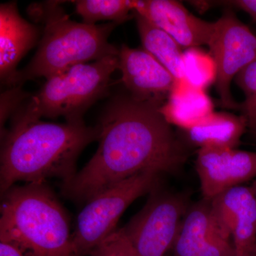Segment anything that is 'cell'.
Wrapping results in <instances>:
<instances>
[{
    "label": "cell",
    "instance_id": "obj_13",
    "mask_svg": "<svg viewBox=\"0 0 256 256\" xmlns=\"http://www.w3.org/2000/svg\"><path fill=\"white\" fill-rule=\"evenodd\" d=\"M38 37V28L20 16L16 3L1 4L0 76L3 84L13 87L18 62L36 45Z\"/></svg>",
    "mask_w": 256,
    "mask_h": 256
},
{
    "label": "cell",
    "instance_id": "obj_3",
    "mask_svg": "<svg viewBox=\"0 0 256 256\" xmlns=\"http://www.w3.org/2000/svg\"><path fill=\"white\" fill-rule=\"evenodd\" d=\"M1 197L0 242L26 256H79L66 214L45 182L12 186Z\"/></svg>",
    "mask_w": 256,
    "mask_h": 256
},
{
    "label": "cell",
    "instance_id": "obj_24",
    "mask_svg": "<svg viewBox=\"0 0 256 256\" xmlns=\"http://www.w3.org/2000/svg\"><path fill=\"white\" fill-rule=\"evenodd\" d=\"M252 188V192H254V195H255V197L256 198V178L254 180V182H252V186H250Z\"/></svg>",
    "mask_w": 256,
    "mask_h": 256
},
{
    "label": "cell",
    "instance_id": "obj_8",
    "mask_svg": "<svg viewBox=\"0 0 256 256\" xmlns=\"http://www.w3.org/2000/svg\"><path fill=\"white\" fill-rule=\"evenodd\" d=\"M210 54L217 69L216 88L220 105L227 109H240L230 92V84L240 70L256 58V34L232 11L214 22L208 42Z\"/></svg>",
    "mask_w": 256,
    "mask_h": 256
},
{
    "label": "cell",
    "instance_id": "obj_12",
    "mask_svg": "<svg viewBox=\"0 0 256 256\" xmlns=\"http://www.w3.org/2000/svg\"><path fill=\"white\" fill-rule=\"evenodd\" d=\"M168 33L182 48L208 45L214 23L191 14L182 3L173 0L139 1L136 11Z\"/></svg>",
    "mask_w": 256,
    "mask_h": 256
},
{
    "label": "cell",
    "instance_id": "obj_4",
    "mask_svg": "<svg viewBox=\"0 0 256 256\" xmlns=\"http://www.w3.org/2000/svg\"><path fill=\"white\" fill-rule=\"evenodd\" d=\"M32 13L44 21L43 36L36 54L28 66L18 72L13 87L21 86L33 78H50L78 64L119 54V48L108 42L118 24H88L72 21L60 2H48L33 8Z\"/></svg>",
    "mask_w": 256,
    "mask_h": 256
},
{
    "label": "cell",
    "instance_id": "obj_14",
    "mask_svg": "<svg viewBox=\"0 0 256 256\" xmlns=\"http://www.w3.org/2000/svg\"><path fill=\"white\" fill-rule=\"evenodd\" d=\"M206 90L192 85L186 79L175 80L168 99L160 108L170 124L186 131L198 126L214 111Z\"/></svg>",
    "mask_w": 256,
    "mask_h": 256
},
{
    "label": "cell",
    "instance_id": "obj_7",
    "mask_svg": "<svg viewBox=\"0 0 256 256\" xmlns=\"http://www.w3.org/2000/svg\"><path fill=\"white\" fill-rule=\"evenodd\" d=\"M185 194L156 188L144 207L122 228L138 256H166L172 252L190 206Z\"/></svg>",
    "mask_w": 256,
    "mask_h": 256
},
{
    "label": "cell",
    "instance_id": "obj_16",
    "mask_svg": "<svg viewBox=\"0 0 256 256\" xmlns=\"http://www.w3.org/2000/svg\"><path fill=\"white\" fill-rule=\"evenodd\" d=\"M246 129V119L242 114L214 112L201 124L185 132L188 141L200 148L236 149Z\"/></svg>",
    "mask_w": 256,
    "mask_h": 256
},
{
    "label": "cell",
    "instance_id": "obj_6",
    "mask_svg": "<svg viewBox=\"0 0 256 256\" xmlns=\"http://www.w3.org/2000/svg\"><path fill=\"white\" fill-rule=\"evenodd\" d=\"M160 174L146 172L126 178L97 194L87 202L77 217L72 234L79 256L90 255L117 228L120 218L139 197L160 188Z\"/></svg>",
    "mask_w": 256,
    "mask_h": 256
},
{
    "label": "cell",
    "instance_id": "obj_22",
    "mask_svg": "<svg viewBox=\"0 0 256 256\" xmlns=\"http://www.w3.org/2000/svg\"><path fill=\"white\" fill-rule=\"evenodd\" d=\"M220 4L229 5L246 12L256 22V0H234V1L218 2Z\"/></svg>",
    "mask_w": 256,
    "mask_h": 256
},
{
    "label": "cell",
    "instance_id": "obj_1",
    "mask_svg": "<svg viewBox=\"0 0 256 256\" xmlns=\"http://www.w3.org/2000/svg\"><path fill=\"white\" fill-rule=\"evenodd\" d=\"M162 105L130 95L114 98L97 127L96 154L73 178L64 182V196L88 202L140 173L178 172L188 159V152L160 112Z\"/></svg>",
    "mask_w": 256,
    "mask_h": 256
},
{
    "label": "cell",
    "instance_id": "obj_20",
    "mask_svg": "<svg viewBox=\"0 0 256 256\" xmlns=\"http://www.w3.org/2000/svg\"><path fill=\"white\" fill-rule=\"evenodd\" d=\"M234 80L245 94L240 109L246 119L247 129L256 139V60L238 72Z\"/></svg>",
    "mask_w": 256,
    "mask_h": 256
},
{
    "label": "cell",
    "instance_id": "obj_25",
    "mask_svg": "<svg viewBox=\"0 0 256 256\" xmlns=\"http://www.w3.org/2000/svg\"><path fill=\"white\" fill-rule=\"evenodd\" d=\"M242 256H256V249L254 250V252H249V254H246V255Z\"/></svg>",
    "mask_w": 256,
    "mask_h": 256
},
{
    "label": "cell",
    "instance_id": "obj_15",
    "mask_svg": "<svg viewBox=\"0 0 256 256\" xmlns=\"http://www.w3.org/2000/svg\"><path fill=\"white\" fill-rule=\"evenodd\" d=\"M216 233L225 235L213 214L210 200L203 198L190 205L173 248V256H210L212 238Z\"/></svg>",
    "mask_w": 256,
    "mask_h": 256
},
{
    "label": "cell",
    "instance_id": "obj_17",
    "mask_svg": "<svg viewBox=\"0 0 256 256\" xmlns=\"http://www.w3.org/2000/svg\"><path fill=\"white\" fill-rule=\"evenodd\" d=\"M143 48L168 69L175 80L185 78L184 52L170 35L134 12Z\"/></svg>",
    "mask_w": 256,
    "mask_h": 256
},
{
    "label": "cell",
    "instance_id": "obj_18",
    "mask_svg": "<svg viewBox=\"0 0 256 256\" xmlns=\"http://www.w3.org/2000/svg\"><path fill=\"white\" fill-rule=\"evenodd\" d=\"M82 22L96 24L99 21H112L118 24L134 14L139 1L128 0H79L74 2Z\"/></svg>",
    "mask_w": 256,
    "mask_h": 256
},
{
    "label": "cell",
    "instance_id": "obj_10",
    "mask_svg": "<svg viewBox=\"0 0 256 256\" xmlns=\"http://www.w3.org/2000/svg\"><path fill=\"white\" fill-rule=\"evenodd\" d=\"M210 201L222 232L228 238H233L235 256L256 250V198L252 188L234 186Z\"/></svg>",
    "mask_w": 256,
    "mask_h": 256
},
{
    "label": "cell",
    "instance_id": "obj_5",
    "mask_svg": "<svg viewBox=\"0 0 256 256\" xmlns=\"http://www.w3.org/2000/svg\"><path fill=\"white\" fill-rule=\"evenodd\" d=\"M118 67V55L108 56L53 76L36 94L22 102L12 120L64 117L66 122L82 120L87 109L108 92L111 77Z\"/></svg>",
    "mask_w": 256,
    "mask_h": 256
},
{
    "label": "cell",
    "instance_id": "obj_19",
    "mask_svg": "<svg viewBox=\"0 0 256 256\" xmlns=\"http://www.w3.org/2000/svg\"><path fill=\"white\" fill-rule=\"evenodd\" d=\"M185 78L192 85L206 90L216 84V66L210 54L198 47L190 48L184 52Z\"/></svg>",
    "mask_w": 256,
    "mask_h": 256
},
{
    "label": "cell",
    "instance_id": "obj_23",
    "mask_svg": "<svg viewBox=\"0 0 256 256\" xmlns=\"http://www.w3.org/2000/svg\"><path fill=\"white\" fill-rule=\"evenodd\" d=\"M0 256H26L20 248L10 242H0Z\"/></svg>",
    "mask_w": 256,
    "mask_h": 256
},
{
    "label": "cell",
    "instance_id": "obj_21",
    "mask_svg": "<svg viewBox=\"0 0 256 256\" xmlns=\"http://www.w3.org/2000/svg\"><path fill=\"white\" fill-rule=\"evenodd\" d=\"M89 256H138L122 228L117 229L110 236L90 252Z\"/></svg>",
    "mask_w": 256,
    "mask_h": 256
},
{
    "label": "cell",
    "instance_id": "obj_2",
    "mask_svg": "<svg viewBox=\"0 0 256 256\" xmlns=\"http://www.w3.org/2000/svg\"><path fill=\"white\" fill-rule=\"evenodd\" d=\"M0 165L1 195L18 182L68 181L76 174L82 150L98 138V129L84 120L57 124L41 120H12L3 132Z\"/></svg>",
    "mask_w": 256,
    "mask_h": 256
},
{
    "label": "cell",
    "instance_id": "obj_11",
    "mask_svg": "<svg viewBox=\"0 0 256 256\" xmlns=\"http://www.w3.org/2000/svg\"><path fill=\"white\" fill-rule=\"evenodd\" d=\"M118 58L122 84L129 95L137 100L164 104L175 82L168 69L144 48L122 45Z\"/></svg>",
    "mask_w": 256,
    "mask_h": 256
},
{
    "label": "cell",
    "instance_id": "obj_9",
    "mask_svg": "<svg viewBox=\"0 0 256 256\" xmlns=\"http://www.w3.org/2000/svg\"><path fill=\"white\" fill-rule=\"evenodd\" d=\"M195 164L203 198L207 200L256 178V152L202 148L197 152Z\"/></svg>",
    "mask_w": 256,
    "mask_h": 256
}]
</instances>
